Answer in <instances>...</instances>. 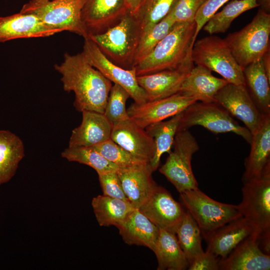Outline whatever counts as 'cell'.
Listing matches in <instances>:
<instances>
[{
  "mask_svg": "<svg viewBox=\"0 0 270 270\" xmlns=\"http://www.w3.org/2000/svg\"><path fill=\"white\" fill-rule=\"evenodd\" d=\"M54 68L62 76L64 90L74 92V106L78 112L104 113L112 82L91 64L82 52H66L63 62Z\"/></svg>",
  "mask_w": 270,
  "mask_h": 270,
  "instance_id": "obj_1",
  "label": "cell"
},
{
  "mask_svg": "<svg viewBox=\"0 0 270 270\" xmlns=\"http://www.w3.org/2000/svg\"><path fill=\"white\" fill-rule=\"evenodd\" d=\"M195 21L176 24L153 50L134 66L138 76L177 68L192 54Z\"/></svg>",
  "mask_w": 270,
  "mask_h": 270,
  "instance_id": "obj_2",
  "label": "cell"
},
{
  "mask_svg": "<svg viewBox=\"0 0 270 270\" xmlns=\"http://www.w3.org/2000/svg\"><path fill=\"white\" fill-rule=\"evenodd\" d=\"M141 34L136 17L128 11L112 26L102 32L88 36L103 54L116 65L130 70Z\"/></svg>",
  "mask_w": 270,
  "mask_h": 270,
  "instance_id": "obj_3",
  "label": "cell"
},
{
  "mask_svg": "<svg viewBox=\"0 0 270 270\" xmlns=\"http://www.w3.org/2000/svg\"><path fill=\"white\" fill-rule=\"evenodd\" d=\"M270 14L260 9L252 20L224 38L232 54L244 69L270 50Z\"/></svg>",
  "mask_w": 270,
  "mask_h": 270,
  "instance_id": "obj_4",
  "label": "cell"
},
{
  "mask_svg": "<svg viewBox=\"0 0 270 270\" xmlns=\"http://www.w3.org/2000/svg\"><path fill=\"white\" fill-rule=\"evenodd\" d=\"M180 194L182 204L194 220L204 238L220 227L242 216L238 205L218 202L198 188Z\"/></svg>",
  "mask_w": 270,
  "mask_h": 270,
  "instance_id": "obj_5",
  "label": "cell"
},
{
  "mask_svg": "<svg viewBox=\"0 0 270 270\" xmlns=\"http://www.w3.org/2000/svg\"><path fill=\"white\" fill-rule=\"evenodd\" d=\"M191 56L196 65L218 74L228 83L245 85L243 69L236 60L224 38L212 34L196 40Z\"/></svg>",
  "mask_w": 270,
  "mask_h": 270,
  "instance_id": "obj_6",
  "label": "cell"
},
{
  "mask_svg": "<svg viewBox=\"0 0 270 270\" xmlns=\"http://www.w3.org/2000/svg\"><path fill=\"white\" fill-rule=\"evenodd\" d=\"M242 200L238 205L242 216L253 228L257 239L270 235V166L258 178L243 182Z\"/></svg>",
  "mask_w": 270,
  "mask_h": 270,
  "instance_id": "obj_7",
  "label": "cell"
},
{
  "mask_svg": "<svg viewBox=\"0 0 270 270\" xmlns=\"http://www.w3.org/2000/svg\"><path fill=\"white\" fill-rule=\"evenodd\" d=\"M172 148L164 164L160 168V172L180 193L198 188L192 167V156L199 150L196 138L188 130H180L176 134Z\"/></svg>",
  "mask_w": 270,
  "mask_h": 270,
  "instance_id": "obj_8",
  "label": "cell"
},
{
  "mask_svg": "<svg viewBox=\"0 0 270 270\" xmlns=\"http://www.w3.org/2000/svg\"><path fill=\"white\" fill-rule=\"evenodd\" d=\"M194 126H202L214 134L233 132L249 144L252 141V135L249 130L240 126L216 102L197 101L182 111L178 132L188 130Z\"/></svg>",
  "mask_w": 270,
  "mask_h": 270,
  "instance_id": "obj_9",
  "label": "cell"
},
{
  "mask_svg": "<svg viewBox=\"0 0 270 270\" xmlns=\"http://www.w3.org/2000/svg\"><path fill=\"white\" fill-rule=\"evenodd\" d=\"M84 2V0H52L35 6H22L20 12L35 14L51 27L85 38L88 34L82 18Z\"/></svg>",
  "mask_w": 270,
  "mask_h": 270,
  "instance_id": "obj_10",
  "label": "cell"
},
{
  "mask_svg": "<svg viewBox=\"0 0 270 270\" xmlns=\"http://www.w3.org/2000/svg\"><path fill=\"white\" fill-rule=\"evenodd\" d=\"M82 52L91 64L112 82L125 89L134 102L141 104L147 100L146 94L140 86L134 68H122L108 58L88 37L84 38Z\"/></svg>",
  "mask_w": 270,
  "mask_h": 270,
  "instance_id": "obj_11",
  "label": "cell"
},
{
  "mask_svg": "<svg viewBox=\"0 0 270 270\" xmlns=\"http://www.w3.org/2000/svg\"><path fill=\"white\" fill-rule=\"evenodd\" d=\"M214 102L240 120L252 135L258 130L267 116L260 112L244 84L228 83L216 93Z\"/></svg>",
  "mask_w": 270,
  "mask_h": 270,
  "instance_id": "obj_12",
  "label": "cell"
},
{
  "mask_svg": "<svg viewBox=\"0 0 270 270\" xmlns=\"http://www.w3.org/2000/svg\"><path fill=\"white\" fill-rule=\"evenodd\" d=\"M197 100L179 92L170 96L141 104L134 102L127 108L130 118L140 127L148 126L176 115Z\"/></svg>",
  "mask_w": 270,
  "mask_h": 270,
  "instance_id": "obj_13",
  "label": "cell"
},
{
  "mask_svg": "<svg viewBox=\"0 0 270 270\" xmlns=\"http://www.w3.org/2000/svg\"><path fill=\"white\" fill-rule=\"evenodd\" d=\"M138 210L159 228L174 232L186 210L164 188L156 184Z\"/></svg>",
  "mask_w": 270,
  "mask_h": 270,
  "instance_id": "obj_14",
  "label": "cell"
},
{
  "mask_svg": "<svg viewBox=\"0 0 270 270\" xmlns=\"http://www.w3.org/2000/svg\"><path fill=\"white\" fill-rule=\"evenodd\" d=\"M191 54L176 68L137 76L138 84L144 91L148 101L180 92L184 80L194 66Z\"/></svg>",
  "mask_w": 270,
  "mask_h": 270,
  "instance_id": "obj_15",
  "label": "cell"
},
{
  "mask_svg": "<svg viewBox=\"0 0 270 270\" xmlns=\"http://www.w3.org/2000/svg\"><path fill=\"white\" fill-rule=\"evenodd\" d=\"M110 138L135 157L148 163L154 154L153 138L130 118L112 124Z\"/></svg>",
  "mask_w": 270,
  "mask_h": 270,
  "instance_id": "obj_16",
  "label": "cell"
},
{
  "mask_svg": "<svg viewBox=\"0 0 270 270\" xmlns=\"http://www.w3.org/2000/svg\"><path fill=\"white\" fill-rule=\"evenodd\" d=\"M128 11L125 0H84L82 18L89 35L106 30Z\"/></svg>",
  "mask_w": 270,
  "mask_h": 270,
  "instance_id": "obj_17",
  "label": "cell"
},
{
  "mask_svg": "<svg viewBox=\"0 0 270 270\" xmlns=\"http://www.w3.org/2000/svg\"><path fill=\"white\" fill-rule=\"evenodd\" d=\"M60 32L34 14L20 12L0 17V42L18 38L47 37Z\"/></svg>",
  "mask_w": 270,
  "mask_h": 270,
  "instance_id": "obj_18",
  "label": "cell"
},
{
  "mask_svg": "<svg viewBox=\"0 0 270 270\" xmlns=\"http://www.w3.org/2000/svg\"><path fill=\"white\" fill-rule=\"evenodd\" d=\"M270 255L260 248L252 234L243 240L226 258H220V270H269Z\"/></svg>",
  "mask_w": 270,
  "mask_h": 270,
  "instance_id": "obj_19",
  "label": "cell"
},
{
  "mask_svg": "<svg viewBox=\"0 0 270 270\" xmlns=\"http://www.w3.org/2000/svg\"><path fill=\"white\" fill-rule=\"evenodd\" d=\"M253 232L250 223L242 216L234 220L208 234L204 239L206 250L224 258Z\"/></svg>",
  "mask_w": 270,
  "mask_h": 270,
  "instance_id": "obj_20",
  "label": "cell"
},
{
  "mask_svg": "<svg viewBox=\"0 0 270 270\" xmlns=\"http://www.w3.org/2000/svg\"><path fill=\"white\" fill-rule=\"evenodd\" d=\"M80 124L72 132L69 147H92L109 139L112 124L102 113L84 110Z\"/></svg>",
  "mask_w": 270,
  "mask_h": 270,
  "instance_id": "obj_21",
  "label": "cell"
},
{
  "mask_svg": "<svg viewBox=\"0 0 270 270\" xmlns=\"http://www.w3.org/2000/svg\"><path fill=\"white\" fill-rule=\"evenodd\" d=\"M152 172L149 163L118 171L124 192L136 208L146 200L157 184L152 178Z\"/></svg>",
  "mask_w": 270,
  "mask_h": 270,
  "instance_id": "obj_22",
  "label": "cell"
},
{
  "mask_svg": "<svg viewBox=\"0 0 270 270\" xmlns=\"http://www.w3.org/2000/svg\"><path fill=\"white\" fill-rule=\"evenodd\" d=\"M250 150L244 160L242 180L246 182L261 176L270 166V116H267L258 130L252 135Z\"/></svg>",
  "mask_w": 270,
  "mask_h": 270,
  "instance_id": "obj_23",
  "label": "cell"
},
{
  "mask_svg": "<svg viewBox=\"0 0 270 270\" xmlns=\"http://www.w3.org/2000/svg\"><path fill=\"white\" fill-rule=\"evenodd\" d=\"M116 228L126 244L144 246L154 251L160 228L138 208H135Z\"/></svg>",
  "mask_w": 270,
  "mask_h": 270,
  "instance_id": "obj_24",
  "label": "cell"
},
{
  "mask_svg": "<svg viewBox=\"0 0 270 270\" xmlns=\"http://www.w3.org/2000/svg\"><path fill=\"white\" fill-rule=\"evenodd\" d=\"M228 83L224 78L214 76L208 68L194 66L184 80L180 92L204 102H214L216 93Z\"/></svg>",
  "mask_w": 270,
  "mask_h": 270,
  "instance_id": "obj_25",
  "label": "cell"
},
{
  "mask_svg": "<svg viewBox=\"0 0 270 270\" xmlns=\"http://www.w3.org/2000/svg\"><path fill=\"white\" fill-rule=\"evenodd\" d=\"M158 262V270H184L189 262L180 248L174 232L160 228L153 251Z\"/></svg>",
  "mask_w": 270,
  "mask_h": 270,
  "instance_id": "obj_26",
  "label": "cell"
},
{
  "mask_svg": "<svg viewBox=\"0 0 270 270\" xmlns=\"http://www.w3.org/2000/svg\"><path fill=\"white\" fill-rule=\"evenodd\" d=\"M245 86L260 112L270 115V80L264 68L262 58L243 69Z\"/></svg>",
  "mask_w": 270,
  "mask_h": 270,
  "instance_id": "obj_27",
  "label": "cell"
},
{
  "mask_svg": "<svg viewBox=\"0 0 270 270\" xmlns=\"http://www.w3.org/2000/svg\"><path fill=\"white\" fill-rule=\"evenodd\" d=\"M24 155L22 140L9 130H0V186L14 177Z\"/></svg>",
  "mask_w": 270,
  "mask_h": 270,
  "instance_id": "obj_28",
  "label": "cell"
},
{
  "mask_svg": "<svg viewBox=\"0 0 270 270\" xmlns=\"http://www.w3.org/2000/svg\"><path fill=\"white\" fill-rule=\"evenodd\" d=\"M182 112L166 120L152 124L145 128L155 143V153L149 162L153 172L158 168L162 156L166 152L170 153L172 150L174 137L178 130Z\"/></svg>",
  "mask_w": 270,
  "mask_h": 270,
  "instance_id": "obj_29",
  "label": "cell"
},
{
  "mask_svg": "<svg viewBox=\"0 0 270 270\" xmlns=\"http://www.w3.org/2000/svg\"><path fill=\"white\" fill-rule=\"evenodd\" d=\"M97 222L102 226L117 227L136 208L128 201L98 195L92 200Z\"/></svg>",
  "mask_w": 270,
  "mask_h": 270,
  "instance_id": "obj_30",
  "label": "cell"
},
{
  "mask_svg": "<svg viewBox=\"0 0 270 270\" xmlns=\"http://www.w3.org/2000/svg\"><path fill=\"white\" fill-rule=\"evenodd\" d=\"M259 6L258 0H232L222 10L214 14L202 29L210 35L225 32L238 16Z\"/></svg>",
  "mask_w": 270,
  "mask_h": 270,
  "instance_id": "obj_31",
  "label": "cell"
},
{
  "mask_svg": "<svg viewBox=\"0 0 270 270\" xmlns=\"http://www.w3.org/2000/svg\"><path fill=\"white\" fill-rule=\"evenodd\" d=\"M174 233L190 264L194 258L204 251L202 246L201 230L186 210Z\"/></svg>",
  "mask_w": 270,
  "mask_h": 270,
  "instance_id": "obj_32",
  "label": "cell"
},
{
  "mask_svg": "<svg viewBox=\"0 0 270 270\" xmlns=\"http://www.w3.org/2000/svg\"><path fill=\"white\" fill-rule=\"evenodd\" d=\"M63 158L87 165L94 168L97 174L118 171L120 168L106 159L92 147L76 146L66 148L61 154Z\"/></svg>",
  "mask_w": 270,
  "mask_h": 270,
  "instance_id": "obj_33",
  "label": "cell"
},
{
  "mask_svg": "<svg viewBox=\"0 0 270 270\" xmlns=\"http://www.w3.org/2000/svg\"><path fill=\"white\" fill-rule=\"evenodd\" d=\"M178 0H143L136 13L141 33L163 20L171 11Z\"/></svg>",
  "mask_w": 270,
  "mask_h": 270,
  "instance_id": "obj_34",
  "label": "cell"
},
{
  "mask_svg": "<svg viewBox=\"0 0 270 270\" xmlns=\"http://www.w3.org/2000/svg\"><path fill=\"white\" fill-rule=\"evenodd\" d=\"M175 24L176 22L170 16L167 15L151 28L141 33L134 56V68L153 50Z\"/></svg>",
  "mask_w": 270,
  "mask_h": 270,
  "instance_id": "obj_35",
  "label": "cell"
},
{
  "mask_svg": "<svg viewBox=\"0 0 270 270\" xmlns=\"http://www.w3.org/2000/svg\"><path fill=\"white\" fill-rule=\"evenodd\" d=\"M92 148L108 160L117 166L120 169L148 163L135 157L111 138Z\"/></svg>",
  "mask_w": 270,
  "mask_h": 270,
  "instance_id": "obj_36",
  "label": "cell"
},
{
  "mask_svg": "<svg viewBox=\"0 0 270 270\" xmlns=\"http://www.w3.org/2000/svg\"><path fill=\"white\" fill-rule=\"evenodd\" d=\"M130 96L120 85L114 84L109 94L104 114L113 124L130 118L126 108V102Z\"/></svg>",
  "mask_w": 270,
  "mask_h": 270,
  "instance_id": "obj_37",
  "label": "cell"
},
{
  "mask_svg": "<svg viewBox=\"0 0 270 270\" xmlns=\"http://www.w3.org/2000/svg\"><path fill=\"white\" fill-rule=\"evenodd\" d=\"M205 0H178L168 14L177 23L194 21L196 14Z\"/></svg>",
  "mask_w": 270,
  "mask_h": 270,
  "instance_id": "obj_38",
  "label": "cell"
},
{
  "mask_svg": "<svg viewBox=\"0 0 270 270\" xmlns=\"http://www.w3.org/2000/svg\"><path fill=\"white\" fill-rule=\"evenodd\" d=\"M98 174L103 195L128 202L123 190L118 171L108 172Z\"/></svg>",
  "mask_w": 270,
  "mask_h": 270,
  "instance_id": "obj_39",
  "label": "cell"
},
{
  "mask_svg": "<svg viewBox=\"0 0 270 270\" xmlns=\"http://www.w3.org/2000/svg\"><path fill=\"white\" fill-rule=\"evenodd\" d=\"M230 0H205L198 10L194 21L196 24L195 38L203 26L218 10Z\"/></svg>",
  "mask_w": 270,
  "mask_h": 270,
  "instance_id": "obj_40",
  "label": "cell"
},
{
  "mask_svg": "<svg viewBox=\"0 0 270 270\" xmlns=\"http://www.w3.org/2000/svg\"><path fill=\"white\" fill-rule=\"evenodd\" d=\"M219 260L218 256L206 250L194 258L190 262L188 270H218Z\"/></svg>",
  "mask_w": 270,
  "mask_h": 270,
  "instance_id": "obj_41",
  "label": "cell"
},
{
  "mask_svg": "<svg viewBox=\"0 0 270 270\" xmlns=\"http://www.w3.org/2000/svg\"><path fill=\"white\" fill-rule=\"evenodd\" d=\"M125 0L128 11L132 15H135L143 0Z\"/></svg>",
  "mask_w": 270,
  "mask_h": 270,
  "instance_id": "obj_42",
  "label": "cell"
},
{
  "mask_svg": "<svg viewBox=\"0 0 270 270\" xmlns=\"http://www.w3.org/2000/svg\"><path fill=\"white\" fill-rule=\"evenodd\" d=\"M262 65L268 78L270 80V50L267 51L262 58Z\"/></svg>",
  "mask_w": 270,
  "mask_h": 270,
  "instance_id": "obj_43",
  "label": "cell"
},
{
  "mask_svg": "<svg viewBox=\"0 0 270 270\" xmlns=\"http://www.w3.org/2000/svg\"><path fill=\"white\" fill-rule=\"evenodd\" d=\"M51 0H30L22 6L24 8L35 6Z\"/></svg>",
  "mask_w": 270,
  "mask_h": 270,
  "instance_id": "obj_44",
  "label": "cell"
},
{
  "mask_svg": "<svg viewBox=\"0 0 270 270\" xmlns=\"http://www.w3.org/2000/svg\"><path fill=\"white\" fill-rule=\"evenodd\" d=\"M258 4L262 6L261 9L269 13L270 10V0H260Z\"/></svg>",
  "mask_w": 270,
  "mask_h": 270,
  "instance_id": "obj_45",
  "label": "cell"
}]
</instances>
